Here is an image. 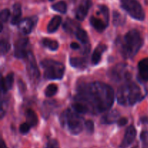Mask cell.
<instances>
[{"label":"cell","instance_id":"6da1fadb","mask_svg":"<svg viewBox=\"0 0 148 148\" xmlns=\"http://www.w3.org/2000/svg\"><path fill=\"white\" fill-rule=\"evenodd\" d=\"M112 87L101 81L82 84L77 89L72 103L73 110L79 114H98L109 110L114 102Z\"/></svg>","mask_w":148,"mask_h":148},{"label":"cell","instance_id":"7a4b0ae2","mask_svg":"<svg viewBox=\"0 0 148 148\" xmlns=\"http://www.w3.org/2000/svg\"><path fill=\"white\" fill-rule=\"evenodd\" d=\"M143 42L140 32L136 29H132L127 32L122 39L118 38L116 44L124 58L129 59L137 55L143 45Z\"/></svg>","mask_w":148,"mask_h":148},{"label":"cell","instance_id":"3957f363","mask_svg":"<svg viewBox=\"0 0 148 148\" xmlns=\"http://www.w3.org/2000/svg\"><path fill=\"white\" fill-rule=\"evenodd\" d=\"M144 98L140 88L135 83L127 81L119 88L116 94L117 102L124 106L134 105Z\"/></svg>","mask_w":148,"mask_h":148},{"label":"cell","instance_id":"277c9868","mask_svg":"<svg viewBox=\"0 0 148 148\" xmlns=\"http://www.w3.org/2000/svg\"><path fill=\"white\" fill-rule=\"evenodd\" d=\"M60 123L74 135L79 134L83 129V118L73 109H67L61 114Z\"/></svg>","mask_w":148,"mask_h":148},{"label":"cell","instance_id":"5b68a950","mask_svg":"<svg viewBox=\"0 0 148 148\" xmlns=\"http://www.w3.org/2000/svg\"><path fill=\"white\" fill-rule=\"evenodd\" d=\"M44 78L49 80H60L64 77L65 66L63 63L53 59H44L41 62Z\"/></svg>","mask_w":148,"mask_h":148},{"label":"cell","instance_id":"8992f818","mask_svg":"<svg viewBox=\"0 0 148 148\" xmlns=\"http://www.w3.org/2000/svg\"><path fill=\"white\" fill-rule=\"evenodd\" d=\"M121 6L132 17L143 21L145 18V13L137 0H121Z\"/></svg>","mask_w":148,"mask_h":148},{"label":"cell","instance_id":"52a82bcc","mask_svg":"<svg viewBox=\"0 0 148 148\" xmlns=\"http://www.w3.org/2000/svg\"><path fill=\"white\" fill-rule=\"evenodd\" d=\"M108 75L112 81L119 82L121 81H130L131 73L127 69V65L119 63L113 67L108 73Z\"/></svg>","mask_w":148,"mask_h":148},{"label":"cell","instance_id":"ba28073f","mask_svg":"<svg viewBox=\"0 0 148 148\" xmlns=\"http://www.w3.org/2000/svg\"><path fill=\"white\" fill-rule=\"evenodd\" d=\"M25 58L27 60V70L30 78L33 79V81L38 79L39 76H40V71L38 68L37 63H36L33 52L29 51Z\"/></svg>","mask_w":148,"mask_h":148},{"label":"cell","instance_id":"9c48e42d","mask_svg":"<svg viewBox=\"0 0 148 148\" xmlns=\"http://www.w3.org/2000/svg\"><path fill=\"white\" fill-rule=\"evenodd\" d=\"M37 22L38 17L36 16L25 17V18L21 20V21L17 25L19 30L23 34H30L33 30V28L37 24Z\"/></svg>","mask_w":148,"mask_h":148},{"label":"cell","instance_id":"30bf717a","mask_svg":"<svg viewBox=\"0 0 148 148\" xmlns=\"http://www.w3.org/2000/svg\"><path fill=\"white\" fill-rule=\"evenodd\" d=\"M29 39L27 38H22L18 39L14 44V57L18 59L26 57L28 51L27 47L28 46Z\"/></svg>","mask_w":148,"mask_h":148},{"label":"cell","instance_id":"8fae6325","mask_svg":"<svg viewBox=\"0 0 148 148\" xmlns=\"http://www.w3.org/2000/svg\"><path fill=\"white\" fill-rule=\"evenodd\" d=\"M137 136V130L133 125L129 126L124 134V139L120 145L121 148H127L133 143Z\"/></svg>","mask_w":148,"mask_h":148},{"label":"cell","instance_id":"7c38bea8","mask_svg":"<svg viewBox=\"0 0 148 148\" xmlns=\"http://www.w3.org/2000/svg\"><path fill=\"white\" fill-rule=\"evenodd\" d=\"M91 5H92L91 0H82L75 13L77 20L82 21L88 15Z\"/></svg>","mask_w":148,"mask_h":148},{"label":"cell","instance_id":"4fadbf2b","mask_svg":"<svg viewBox=\"0 0 148 148\" xmlns=\"http://www.w3.org/2000/svg\"><path fill=\"white\" fill-rule=\"evenodd\" d=\"M120 118V113L116 110H112L104 115L101 119L102 124H112L118 121Z\"/></svg>","mask_w":148,"mask_h":148},{"label":"cell","instance_id":"5bb4252c","mask_svg":"<svg viewBox=\"0 0 148 148\" xmlns=\"http://www.w3.org/2000/svg\"><path fill=\"white\" fill-rule=\"evenodd\" d=\"M107 46L106 44H99L95 49L92 55V64L96 65L101 62V57L104 52L106 51Z\"/></svg>","mask_w":148,"mask_h":148},{"label":"cell","instance_id":"9a60e30c","mask_svg":"<svg viewBox=\"0 0 148 148\" xmlns=\"http://www.w3.org/2000/svg\"><path fill=\"white\" fill-rule=\"evenodd\" d=\"M138 71L140 79L143 81H148V57L140 61Z\"/></svg>","mask_w":148,"mask_h":148},{"label":"cell","instance_id":"2e32d148","mask_svg":"<svg viewBox=\"0 0 148 148\" xmlns=\"http://www.w3.org/2000/svg\"><path fill=\"white\" fill-rule=\"evenodd\" d=\"M75 36L77 39L82 44H83L85 46V52L87 53V52H89L90 46L88 44V36L87 32L85 30H83L81 28H79L75 32Z\"/></svg>","mask_w":148,"mask_h":148},{"label":"cell","instance_id":"e0dca14e","mask_svg":"<svg viewBox=\"0 0 148 148\" xmlns=\"http://www.w3.org/2000/svg\"><path fill=\"white\" fill-rule=\"evenodd\" d=\"M14 84V73H10L6 76V78H1V91L5 94L7 91L12 88Z\"/></svg>","mask_w":148,"mask_h":148},{"label":"cell","instance_id":"ac0fdd59","mask_svg":"<svg viewBox=\"0 0 148 148\" xmlns=\"http://www.w3.org/2000/svg\"><path fill=\"white\" fill-rule=\"evenodd\" d=\"M12 16L11 19V23L12 25H18L21 21L22 9L21 5L19 3H15L12 7Z\"/></svg>","mask_w":148,"mask_h":148},{"label":"cell","instance_id":"d6986e66","mask_svg":"<svg viewBox=\"0 0 148 148\" xmlns=\"http://www.w3.org/2000/svg\"><path fill=\"white\" fill-rule=\"evenodd\" d=\"M90 24L97 31L103 32V30H105V29L106 28V27L108 26L107 23L105 21H103L102 20H101L100 18L95 17V16H92L90 19Z\"/></svg>","mask_w":148,"mask_h":148},{"label":"cell","instance_id":"ffe728a7","mask_svg":"<svg viewBox=\"0 0 148 148\" xmlns=\"http://www.w3.org/2000/svg\"><path fill=\"white\" fill-rule=\"evenodd\" d=\"M62 17L59 15H56L50 20L47 26V31L49 33H52L56 32V30L59 28V26L61 25L62 23Z\"/></svg>","mask_w":148,"mask_h":148},{"label":"cell","instance_id":"44dd1931","mask_svg":"<svg viewBox=\"0 0 148 148\" xmlns=\"http://www.w3.org/2000/svg\"><path fill=\"white\" fill-rule=\"evenodd\" d=\"M69 63L72 67L78 69H85L88 65L86 59L82 57H71Z\"/></svg>","mask_w":148,"mask_h":148},{"label":"cell","instance_id":"7402d4cb","mask_svg":"<svg viewBox=\"0 0 148 148\" xmlns=\"http://www.w3.org/2000/svg\"><path fill=\"white\" fill-rule=\"evenodd\" d=\"M79 27V25L78 23H75V21H73L72 20L70 19H67L66 21L64 22L63 25V28L64 29V30L67 33H75L76 32V30H77Z\"/></svg>","mask_w":148,"mask_h":148},{"label":"cell","instance_id":"603a6c76","mask_svg":"<svg viewBox=\"0 0 148 148\" xmlns=\"http://www.w3.org/2000/svg\"><path fill=\"white\" fill-rule=\"evenodd\" d=\"M25 117L26 120H27V123H28L31 126V127L36 126L37 125L38 119L37 115L36 114V113L33 110L27 109L25 112Z\"/></svg>","mask_w":148,"mask_h":148},{"label":"cell","instance_id":"cb8c5ba5","mask_svg":"<svg viewBox=\"0 0 148 148\" xmlns=\"http://www.w3.org/2000/svg\"><path fill=\"white\" fill-rule=\"evenodd\" d=\"M126 22V17L117 11L113 12V23L115 26H123Z\"/></svg>","mask_w":148,"mask_h":148},{"label":"cell","instance_id":"d4e9b609","mask_svg":"<svg viewBox=\"0 0 148 148\" xmlns=\"http://www.w3.org/2000/svg\"><path fill=\"white\" fill-rule=\"evenodd\" d=\"M42 44L45 47L48 48L51 51H56L59 48V43L56 41L52 40L48 38H44L42 40Z\"/></svg>","mask_w":148,"mask_h":148},{"label":"cell","instance_id":"484cf974","mask_svg":"<svg viewBox=\"0 0 148 148\" xmlns=\"http://www.w3.org/2000/svg\"><path fill=\"white\" fill-rule=\"evenodd\" d=\"M51 8L53 10L56 12H59L62 13V14H64L66 12V10H67V5H66V2L64 1H60L57 3H55L54 4L51 6Z\"/></svg>","mask_w":148,"mask_h":148},{"label":"cell","instance_id":"4316f807","mask_svg":"<svg viewBox=\"0 0 148 148\" xmlns=\"http://www.w3.org/2000/svg\"><path fill=\"white\" fill-rule=\"evenodd\" d=\"M58 86L54 84H51L45 89V95L47 97H51L57 93Z\"/></svg>","mask_w":148,"mask_h":148},{"label":"cell","instance_id":"83f0119b","mask_svg":"<svg viewBox=\"0 0 148 148\" xmlns=\"http://www.w3.org/2000/svg\"><path fill=\"white\" fill-rule=\"evenodd\" d=\"M10 44L7 39H1V43H0V51H1V55H4L10 51Z\"/></svg>","mask_w":148,"mask_h":148},{"label":"cell","instance_id":"f1b7e54d","mask_svg":"<svg viewBox=\"0 0 148 148\" xmlns=\"http://www.w3.org/2000/svg\"><path fill=\"white\" fill-rule=\"evenodd\" d=\"M98 7H99L101 12L102 13L103 16L104 17L105 22L108 25V22H109V10H108V8L106 5H99Z\"/></svg>","mask_w":148,"mask_h":148},{"label":"cell","instance_id":"f546056e","mask_svg":"<svg viewBox=\"0 0 148 148\" xmlns=\"http://www.w3.org/2000/svg\"><path fill=\"white\" fill-rule=\"evenodd\" d=\"M85 126L87 132L90 134H92L94 132V122L91 120H88L85 121Z\"/></svg>","mask_w":148,"mask_h":148},{"label":"cell","instance_id":"4dcf8cb0","mask_svg":"<svg viewBox=\"0 0 148 148\" xmlns=\"http://www.w3.org/2000/svg\"><path fill=\"white\" fill-rule=\"evenodd\" d=\"M10 16V12L8 9H4L1 12V23H6Z\"/></svg>","mask_w":148,"mask_h":148},{"label":"cell","instance_id":"1f68e13d","mask_svg":"<svg viewBox=\"0 0 148 148\" xmlns=\"http://www.w3.org/2000/svg\"><path fill=\"white\" fill-rule=\"evenodd\" d=\"M30 128H31V126L28 123H23L20 125V132L23 134H26L29 132Z\"/></svg>","mask_w":148,"mask_h":148},{"label":"cell","instance_id":"d6a6232c","mask_svg":"<svg viewBox=\"0 0 148 148\" xmlns=\"http://www.w3.org/2000/svg\"><path fill=\"white\" fill-rule=\"evenodd\" d=\"M140 139L144 146L148 147V131H143L140 133Z\"/></svg>","mask_w":148,"mask_h":148},{"label":"cell","instance_id":"836d02e7","mask_svg":"<svg viewBox=\"0 0 148 148\" xmlns=\"http://www.w3.org/2000/svg\"><path fill=\"white\" fill-rule=\"evenodd\" d=\"M46 148H59V144L56 139H50L46 144Z\"/></svg>","mask_w":148,"mask_h":148},{"label":"cell","instance_id":"e575fe53","mask_svg":"<svg viewBox=\"0 0 148 148\" xmlns=\"http://www.w3.org/2000/svg\"><path fill=\"white\" fill-rule=\"evenodd\" d=\"M127 123H128V119L125 117L120 118L117 121V124L119 126H124L127 124Z\"/></svg>","mask_w":148,"mask_h":148},{"label":"cell","instance_id":"d590c367","mask_svg":"<svg viewBox=\"0 0 148 148\" xmlns=\"http://www.w3.org/2000/svg\"><path fill=\"white\" fill-rule=\"evenodd\" d=\"M70 47L72 48V49H75V50H76V49H79V48H80V46H79L77 43L72 42V43H71V44H70Z\"/></svg>","mask_w":148,"mask_h":148},{"label":"cell","instance_id":"8d00e7d4","mask_svg":"<svg viewBox=\"0 0 148 148\" xmlns=\"http://www.w3.org/2000/svg\"><path fill=\"white\" fill-rule=\"evenodd\" d=\"M0 148H7V145H6L5 142H4V140H1V147Z\"/></svg>","mask_w":148,"mask_h":148},{"label":"cell","instance_id":"74e56055","mask_svg":"<svg viewBox=\"0 0 148 148\" xmlns=\"http://www.w3.org/2000/svg\"><path fill=\"white\" fill-rule=\"evenodd\" d=\"M49 1H53V0H49Z\"/></svg>","mask_w":148,"mask_h":148},{"label":"cell","instance_id":"f35d334b","mask_svg":"<svg viewBox=\"0 0 148 148\" xmlns=\"http://www.w3.org/2000/svg\"><path fill=\"white\" fill-rule=\"evenodd\" d=\"M146 1H147V2L148 3V0H146Z\"/></svg>","mask_w":148,"mask_h":148}]
</instances>
